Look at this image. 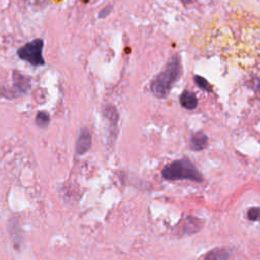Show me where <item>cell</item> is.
I'll use <instances>...</instances> for the list:
<instances>
[{
  "label": "cell",
  "mask_w": 260,
  "mask_h": 260,
  "mask_svg": "<svg viewBox=\"0 0 260 260\" xmlns=\"http://www.w3.org/2000/svg\"><path fill=\"white\" fill-rule=\"evenodd\" d=\"M91 146V135L87 129H81L76 141V153L81 155Z\"/></svg>",
  "instance_id": "4"
},
{
  "label": "cell",
  "mask_w": 260,
  "mask_h": 260,
  "mask_svg": "<svg viewBox=\"0 0 260 260\" xmlns=\"http://www.w3.org/2000/svg\"><path fill=\"white\" fill-rule=\"evenodd\" d=\"M49 121H50V117L46 112H39L38 113L37 118H36V122H37L38 126L45 128V127L48 126Z\"/></svg>",
  "instance_id": "9"
},
{
  "label": "cell",
  "mask_w": 260,
  "mask_h": 260,
  "mask_svg": "<svg viewBox=\"0 0 260 260\" xmlns=\"http://www.w3.org/2000/svg\"><path fill=\"white\" fill-rule=\"evenodd\" d=\"M197 103H198L197 98L193 92L186 90L180 96V104L185 109H188V110L195 109L197 106Z\"/></svg>",
  "instance_id": "6"
},
{
  "label": "cell",
  "mask_w": 260,
  "mask_h": 260,
  "mask_svg": "<svg viewBox=\"0 0 260 260\" xmlns=\"http://www.w3.org/2000/svg\"><path fill=\"white\" fill-rule=\"evenodd\" d=\"M43 40L36 39L20 47L17 51V55L20 59L25 60L35 66L43 65L45 63L43 58Z\"/></svg>",
  "instance_id": "3"
},
{
  "label": "cell",
  "mask_w": 260,
  "mask_h": 260,
  "mask_svg": "<svg viewBox=\"0 0 260 260\" xmlns=\"http://www.w3.org/2000/svg\"><path fill=\"white\" fill-rule=\"evenodd\" d=\"M111 6H107V7H104L101 11H100V13H99V17H105V16H107L109 13H110V11H111Z\"/></svg>",
  "instance_id": "13"
},
{
  "label": "cell",
  "mask_w": 260,
  "mask_h": 260,
  "mask_svg": "<svg viewBox=\"0 0 260 260\" xmlns=\"http://www.w3.org/2000/svg\"><path fill=\"white\" fill-rule=\"evenodd\" d=\"M230 258V252L225 248H214L209 251L203 260H228Z\"/></svg>",
  "instance_id": "7"
},
{
  "label": "cell",
  "mask_w": 260,
  "mask_h": 260,
  "mask_svg": "<svg viewBox=\"0 0 260 260\" xmlns=\"http://www.w3.org/2000/svg\"><path fill=\"white\" fill-rule=\"evenodd\" d=\"M194 81L196 82V84L202 88L203 90H206V91H211V87L209 85V83L206 81V79H204L203 77L199 76V75H195L194 76Z\"/></svg>",
  "instance_id": "10"
},
{
  "label": "cell",
  "mask_w": 260,
  "mask_h": 260,
  "mask_svg": "<svg viewBox=\"0 0 260 260\" xmlns=\"http://www.w3.org/2000/svg\"><path fill=\"white\" fill-rule=\"evenodd\" d=\"M161 174L166 180H189L194 182L202 181L201 174L187 158L178 159L170 165H167Z\"/></svg>",
  "instance_id": "2"
},
{
  "label": "cell",
  "mask_w": 260,
  "mask_h": 260,
  "mask_svg": "<svg viewBox=\"0 0 260 260\" xmlns=\"http://www.w3.org/2000/svg\"><path fill=\"white\" fill-rule=\"evenodd\" d=\"M181 73V63L179 57L173 56V58L169 61L166 68L155 77V79L151 83V91L152 93L159 98H166L171 91L174 83L177 81Z\"/></svg>",
  "instance_id": "1"
},
{
  "label": "cell",
  "mask_w": 260,
  "mask_h": 260,
  "mask_svg": "<svg viewBox=\"0 0 260 260\" xmlns=\"http://www.w3.org/2000/svg\"><path fill=\"white\" fill-rule=\"evenodd\" d=\"M105 115L106 117H108V119L113 122L114 124H116L117 120H118V114L116 112V109L113 107H108L105 111Z\"/></svg>",
  "instance_id": "12"
},
{
  "label": "cell",
  "mask_w": 260,
  "mask_h": 260,
  "mask_svg": "<svg viewBox=\"0 0 260 260\" xmlns=\"http://www.w3.org/2000/svg\"><path fill=\"white\" fill-rule=\"evenodd\" d=\"M207 140H208V138H207V136L203 132L199 131V132L194 133L192 135V137H191L192 148L194 150H201V149H203L206 146V144H207Z\"/></svg>",
  "instance_id": "8"
},
{
  "label": "cell",
  "mask_w": 260,
  "mask_h": 260,
  "mask_svg": "<svg viewBox=\"0 0 260 260\" xmlns=\"http://www.w3.org/2000/svg\"><path fill=\"white\" fill-rule=\"evenodd\" d=\"M247 217L252 221H260V207H252L247 212Z\"/></svg>",
  "instance_id": "11"
},
{
  "label": "cell",
  "mask_w": 260,
  "mask_h": 260,
  "mask_svg": "<svg viewBox=\"0 0 260 260\" xmlns=\"http://www.w3.org/2000/svg\"><path fill=\"white\" fill-rule=\"evenodd\" d=\"M199 220L195 218H187L180 224V232L183 236L185 235H190L193 233H196L197 231L200 230L201 225L199 224Z\"/></svg>",
  "instance_id": "5"
}]
</instances>
